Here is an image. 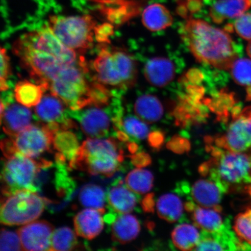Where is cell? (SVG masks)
Instances as JSON below:
<instances>
[{
  "mask_svg": "<svg viewBox=\"0 0 251 251\" xmlns=\"http://www.w3.org/2000/svg\"><path fill=\"white\" fill-rule=\"evenodd\" d=\"M185 208L190 213L194 225L203 233L217 234L230 226L228 222H224L221 212L217 210L203 208L192 201L187 202Z\"/></svg>",
  "mask_w": 251,
  "mask_h": 251,
  "instance_id": "12",
  "label": "cell"
},
{
  "mask_svg": "<svg viewBox=\"0 0 251 251\" xmlns=\"http://www.w3.org/2000/svg\"><path fill=\"white\" fill-rule=\"evenodd\" d=\"M177 2L180 13L187 15L199 11L202 5V0H177Z\"/></svg>",
  "mask_w": 251,
  "mask_h": 251,
  "instance_id": "37",
  "label": "cell"
},
{
  "mask_svg": "<svg viewBox=\"0 0 251 251\" xmlns=\"http://www.w3.org/2000/svg\"><path fill=\"white\" fill-rule=\"evenodd\" d=\"M227 33L203 20L188 18L181 37L198 61L219 70H230L238 55Z\"/></svg>",
  "mask_w": 251,
  "mask_h": 251,
  "instance_id": "1",
  "label": "cell"
},
{
  "mask_svg": "<svg viewBox=\"0 0 251 251\" xmlns=\"http://www.w3.org/2000/svg\"><path fill=\"white\" fill-rule=\"evenodd\" d=\"M207 149L212 158L201 165V175L209 176L224 193L233 186L251 184V152H232L209 143Z\"/></svg>",
  "mask_w": 251,
  "mask_h": 251,
  "instance_id": "2",
  "label": "cell"
},
{
  "mask_svg": "<svg viewBox=\"0 0 251 251\" xmlns=\"http://www.w3.org/2000/svg\"><path fill=\"white\" fill-rule=\"evenodd\" d=\"M105 211L87 208L78 212L74 219L75 231L78 236L92 240L101 233Z\"/></svg>",
  "mask_w": 251,
  "mask_h": 251,
  "instance_id": "18",
  "label": "cell"
},
{
  "mask_svg": "<svg viewBox=\"0 0 251 251\" xmlns=\"http://www.w3.org/2000/svg\"><path fill=\"white\" fill-rule=\"evenodd\" d=\"M81 112L77 117L80 128L84 134L90 139H101L109 136L112 128L115 130V119L118 114L110 115L102 106L106 105H92Z\"/></svg>",
  "mask_w": 251,
  "mask_h": 251,
  "instance_id": "10",
  "label": "cell"
},
{
  "mask_svg": "<svg viewBox=\"0 0 251 251\" xmlns=\"http://www.w3.org/2000/svg\"><path fill=\"white\" fill-rule=\"evenodd\" d=\"M226 132L216 137L215 146L232 152H243L251 150V105L241 110L232 118Z\"/></svg>",
  "mask_w": 251,
  "mask_h": 251,
  "instance_id": "9",
  "label": "cell"
},
{
  "mask_svg": "<svg viewBox=\"0 0 251 251\" xmlns=\"http://www.w3.org/2000/svg\"><path fill=\"white\" fill-rule=\"evenodd\" d=\"M145 122L133 117L122 119L121 131L134 140H143L148 137L150 129Z\"/></svg>",
  "mask_w": 251,
  "mask_h": 251,
  "instance_id": "30",
  "label": "cell"
},
{
  "mask_svg": "<svg viewBox=\"0 0 251 251\" xmlns=\"http://www.w3.org/2000/svg\"><path fill=\"white\" fill-rule=\"evenodd\" d=\"M144 76L152 86L163 87L174 79L176 70L174 63L165 57H155L150 59L144 67Z\"/></svg>",
  "mask_w": 251,
  "mask_h": 251,
  "instance_id": "17",
  "label": "cell"
},
{
  "mask_svg": "<svg viewBox=\"0 0 251 251\" xmlns=\"http://www.w3.org/2000/svg\"><path fill=\"white\" fill-rule=\"evenodd\" d=\"M65 103L58 97L50 93L43 97L36 106L37 117L46 124L57 123L73 126L74 123L64 117Z\"/></svg>",
  "mask_w": 251,
  "mask_h": 251,
  "instance_id": "16",
  "label": "cell"
},
{
  "mask_svg": "<svg viewBox=\"0 0 251 251\" xmlns=\"http://www.w3.org/2000/svg\"><path fill=\"white\" fill-rule=\"evenodd\" d=\"M197 227L187 224L176 227L172 233L174 246L182 251L195 250L201 238Z\"/></svg>",
  "mask_w": 251,
  "mask_h": 251,
  "instance_id": "25",
  "label": "cell"
},
{
  "mask_svg": "<svg viewBox=\"0 0 251 251\" xmlns=\"http://www.w3.org/2000/svg\"><path fill=\"white\" fill-rule=\"evenodd\" d=\"M106 196L101 187L95 184L84 186L79 193V201L81 205L87 208H92L105 211Z\"/></svg>",
  "mask_w": 251,
  "mask_h": 251,
  "instance_id": "28",
  "label": "cell"
},
{
  "mask_svg": "<svg viewBox=\"0 0 251 251\" xmlns=\"http://www.w3.org/2000/svg\"><path fill=\"white\" fill-rule=\"evenodd\" d=\"M76 235L70 228L63 227L53 232L50 251H71L77 246Z\"/></svg>",
  "mask_w": 251,
  "mask_h": 251,
  "instance_id": "29",
  "label": "cell"
},
{
  "mask_svg": "<svg viewBox=\"0 0 251 251\" xmlns=\"http://www.w3.org/2000/svg\"><path fill=\"white\" fill-rule=\"evenodd\" d=\"M0 250L1 251H23L20 236L17 231L1 229L0 237Z\"/></svg>",
  "mask_w": 251,
  "mask_h": 251,
  "instance_id": "33",
  "label": "cell"
},
{
  "mask_svg": "<svg viewBox=\"0 0 251 251\" xmlns=\"http://www.w3.org/2000/svg\"><path fill=\"white\" fill-rule=\"evenodd\" d=\"M93 65L95 80L103 85L127 89L136 83V62L123 50L102 46Z\"/></svg>",
  "mask_w": 251,
  "mask_h": 251,
  "instance_id": "4",
  "label": "cell"
},
{
  "mask_svg": "<svg viewBox=\"0 0 251 251\" xmlns=\"http://www.w3.org/2000/svg\"><path fill=\"white\" fill-rule=\"evenodd\" d=\"M47 90L41 84L21 81L16 84L14 94L17 102L26 107L36 106L42 100Z\"/></svg>",
  "mask_w": 251,
  "mask_h": 251,
  "instance_id": "24",
  "label": "cell"
},
{
  "mask_svg": "<svg viewBox=\"0 0 251 251\" xmlns=\"http://www.w3.org/2000/svg\"><path fill=\"white\" fill-rule=\"evenodd\" d=\"M235 82L243 86H251V60L247 58L237 59L230 69Z\"/></svg>",
  "mask_w": 251,
  "mask_h": 251,
  "instance_id": "31",
  "label": "cell"
},
{
  "mask_svg": "<svg viewBox=\"0 0 251 251\" xmlns=\"http://www.w3.org/2000/svg\"><path fill=\"white\" fill-rule=\"evenodd\" d=\"M9 59L7 51L5 49H1V81H0V89L1 92L8 89L7 80L9 75Z\"/></svg>",
  "mask_w": 251,
  "mask_h": 251,
  "instance_id": "35",
  "label": "cell"
},
{
  "mask_svg": "<svg viewBox=\"0 0 251 251\" xmlns=\"http://www.w3.org/2000/svg\"><path fill=\"white\" fill-rule=\"evenodd\" d=\"M142 23L147 29L158 31L171 26L173 17L170 11L164 5L153 4L144 9Z\"/></svg>",
  "mask_w": 251,
  "mask_h": 251,
  "instance_id": "22",
  "label": "cell"
},
{
  "mask_svg": "<svg viewBox=\"0 0 251 251\" xmlns=\"http://www.w3.org/2000/svg\"><path fill=\"white\" fill-rule=\"evenodd\" d=\"M183 210L184 205L180 198L174 194H166L160 197L156 203L159 217L171 224L181 218Z\"/></svg>",
  "mask_w": 251,
  "mask_h": 251,
  "instance_id": "23",
  "label": "cell"
},
{
  "mask_svg": "<svg viewBox=\"0 0 251 251\" xmlns=\"http://www.w3.org/2000/svg\"><path fill=\"white\" fill-rule=\"evenodd\" d=\"M131 162L138 168L145 167L151 162V159L149 155L144 152L133 153V155L131 156Z\"/></svg>",
  "mask_w": 251,
  "mask_h": 251,
  "instance_id": "39",
  "label": "cell"
},
{
  "mask_svg": "<svg viewBox=\"0 0 251 251\" xmlns=\"http://www.w3.org/2000/svg\"><path fill=\"white\" fill-rule=\"evenodd\" d=\"M53 146L65 159L69 160L70 164L80 147L76 135L68 130H61L55 134Z\"/></svg>",
  "mask_w": 251,
  "mask_h": 251,
  "instance_id": "26",
  "label": "cell"
},
{
  "mask_svg": "<svg viewBox=\"0 0 251 251\" xmlns=\"http://www.w3.org/2000/svg\"><path fill=\"white\" fill-rule=\"evenodd\" d=\"M143 208L146 212H153V207H154V201H153V196L152 194H150L144 199L142 202Z\"/></svg>",
  "mask_w": 251,
  "mask_h": 251,
  "instance_id": "41",
  "label": "cell"
},
{
  "mask_svg": "<svg viewBox=\"0 0 251 251\" xmlns=\"http://www.w3.org/2000/svg\"><path fill=\"white\" fill-rule=\"evenodd\" d=\"M114 33L113 27L111 25L105 24L96 26L94 30V36L96 40L100 43H107L109 42V37Z\"/></svg>",
  "mask_w": 251,
  "mask_h": 251,
  "instance_id": "38",
  "label": "cell"
},
{
  "mask_svg": "<svg viewBox=\"0 0 251 251\" xmlns=\"http://www.w3.org/2000/svg\"><path fill=\"white\" fill-rule=\"evenodd\" d=\"M56 133L48 124H31L2 143L12 151L36 158L51 149Z\"/></svg>",
  "mask_w": 251,
  "mask_h": 251,
  "instance_id": "8",
  "label": "cell"
},
{
  "mask_svg": "<svg viewBox=\"0 0 251 251\" xmlns=\"http://www.w3.org/2000/svg\"><path fill=\"white\" fill-rule=\"evenodd\" d=\"M117 138L90 139L78 149L70 168L86 171L92 175L111 177L121 168L124 152Z\"/></svg>",
  "mask_w": 251,
  "mask_h": 251,
  "instance_id": "3",
  "label": "cell"
},
{
  "mask_svg": "<svg viewBox=\"0 0 251 251\" xmlns=\"http://www.w3.org/2000/svg\"><path fill=\"white\" fill-rule=\"evenodd\" d=\"M31 119L30 110L21 103L5 104L4 111L1 112L3 130L9 137H14L31 125Z\"/></svg>",
  "mask_w": 251,
  "mask_h": 251,
  "instance_id": "13",
  "label": "cell"
},
{
  "mask_svg": "<svg viewBox=\"0 0 251 251\" xmlns=\"http://www.w3.org/2000/svg\"><path fill=\"white\" fill-rule=\"evenodd\" d=\"M154 177L152 173L145 169H133L125 178V183L137 194H145L152 189Z\"/></svg>",
  "mask_w": 251,
  "mask_h": 251,
  "instance_id": "27",
  "label": "cell"
},
{
  "mask_svg": "<svg viewBox=\"0 0 251 251\" xmlns=\"http://www.w3.org/2000/svg\"><path fill=\"white\" fill-rule=\"evenodd\" d=\"M234 27L236 33L243 39L251 40V13H244L237 18Z\"/></svg>",
  "mask_w": 251,
  "mask_h": 251,
  "instance_id": "34",
  "label": "cell"
},
{
  "mask_svg": "<svg viewBox=\"0 0 251 251\" xmlns=\"http://www.w3.org/2000/svg\"><path fill=\"white\" fill-rule=\"evenodd\" d=\"M247 52L248 55H249L250 56V58H251V40L250 41V42L249 44H248L247 47Z\"/></svg>",
  "mask_w": 251,
  "mask_h": 251,
  "instance_id": "43",
  "label": "cell"
},
{
  "mask_svg": "<svg viewBox=\"0 0 251 251\" xmlns=\"http://www.w3.org/2000/svg\"><path fill=\"white\" fill-rule=\"evenodd\" d=\"M224 193L218 185L212 180H198L191 188V197L197 205L220 212L222 211L220 203Z\"/></svg>",
  "mask_w": 251,
  "mask_h": 251,
  "instance_id": "14",
  "label": "cell"
},
{
  "mask_svg": "<svg viewBox=\"0 0 251 251\" xmlns=\"http://www.w3.org/2000/svg\"><path fill=\"white\" fill-rule=\"evenodd\" d=\"M251 7V0H218L210 8L213 23L222 24L229 19L239 17Z\"/></svg>",
  "mask_w": 251,
  "mask_h": 251,
  "instance_id": "20",
  "label": "cell"
},
{
  "mask_svg": "<svg viewBox=\"0 0 251 251\" xmlns=\"http://www.w3.org/2000/svg\"><path fill=\"white\" fill-rule=\"evenodd\" d=\"M49 26L61 42L76 52L86 51L93 45L96 24L90 15L53 16Z\"/></svg>",
  "mask_w": 251,
  "mask_h": 251,
  "instance_id": "7",
  "label": "cell"
},
{
  "mask_svg": "<svg viewBox=\"0 0 251 251\" xmlns=\"http://www.w3.org/2000/svg\"><path fill=\"white\" fill-rule=\"evenodd\" d=\"M169 149L176 153H183L190 149V144L187 139L180 136H175L168 143Z\"/></svg>",
  "mask_w": 251,
  "mask_h": 251,
  "instance_id": "36",
  "label": "cell"
},
{
  "mask_svg": "<svg viewBox=\"0 0 251 251\" xmlns=\"http://www.w3.org/2000/svg\"><path fill=\"white\" fill-rule=\"evenodd\" d=\"M1 175L2 197L22 190L37 192L36 178L41 169L49 168L51 162L45 159L34 160L18 152L4 155Z\"/></svg>",
  "mask_w": 251,
  "mask_h": 251,
  "instance_id": "5",
  "label": "cell"
},
{
  "mask_svg": "<svg viewBox=\"0 0 251 251\" xmlns=\"http://www.w3.org/2000/svg\"><path fill=\"white\" fill-rule=\"evenodd\" d=\"M54 227L45 221H34L17 230L24 251H50Z\"/></svg>",
  "mask_w": 251,
  "mask_h": 251,
  "instance_id": "11",
  "label": "cell"
},
{
  "mask_svg": "<svg viewBox=\"0 0 251 251\" xmlns=\"http://www.w3.org/2000/svg\"><path fill=\"white\" fill-rule=\"evenodd\" d=\"M35 191H18L3 197L0 209L1 224L7 226L26 225L36 221L42 214L47 202Z\"/></svg>",
  "mask_w": 251,
  "mask_h": 251,
  "instance_id": "6",
  "label": "cell"
},
{
  "mask_svg": "<svg viewBox=\"0 0 251 251\" xmlns=\"http://www.w3.org/2000/svg\"><path fill=\"white\" fill-rule=\"evenodd\" d=\"M134 109L137 117L147 124L159 121L164 112L161 101L151 94H145L139 97L134 103Z\"/></svg>",
  "mask_w": 251,
  "mask_h": 251,
  "instance_id": "21",
  "label": "cell"
},
{
  "mask_svg": "<svg viewBox=\"0 0 251 251\" xmlns=\"http://www.w3.org/2000/svg\"><path fill=\"white\" fill-rule=\"evenodd\" d=\"M234 230L238 238L251 246V208L239 213L234 220Z\"/></svg>",
  "mask_w": 251,
  "mask_h": 251,
  "instance_id": "32",
  "label": "cell"
},
{
  "mask_svg": "<svg viewBox=\"0 0 251 251\" xmlns=\"http://www.w3.org/2000/svg\"><path fill=\"white\" fill-rule=\"evenodd\" d=\"M134 193L126 184H124L123 181L116 180L106 194L110 209L119 215L132 212L137 203V198Z\"/></svg>",
  "mask_w": 251,
  "mask_h": 251,
  "instance_id": "15",
  "label": "cell"
},
{
  "mask_svg": "<svg viewBox=\"0 0 251 251\" xmlns=\"http://www.w3.org/2000/svg\"><path fill=\"white\" fill-rule=\"evenodd\" d=\"M247 100L251 101V86H248L247 88Z\"/></svg>",
  "mask_w": 251,
  "mask_h": 251,
  "instance_id": "42",
  "label": "cell"
},
{
  "mask_svg": "<svg viewBox=\"0 0 251 251\" xmlns=\"http://www.w3.org/2000/svg\"><path fill=\"white\" fill-rule=\"evenodd\" d=\"M140 230L139 220L128 213L118 215L111 224L112 240L118 244L131 242L137 237Z\"/></svg>",
  "mask_w": 251,
  "mask_h": 251,
  "instance_id": "19",
  "label": "cell"
},
{
  "mask_svg": "<svg viewBox=\"0 0 251 251\" xmlns=\"http://www.w3.org/2000/svg\"><path fill=\"white\" fill-rule=\"evenodd\" d=\"M164 135L159 131H155L149 134V141L151 146L154 149H159L164 143Z\"/></svg>",
  "mask_w": 251,
  "mask_h": 251,
  "instance_id": "40",
  "label": "cell"
}]
</instances>
